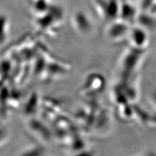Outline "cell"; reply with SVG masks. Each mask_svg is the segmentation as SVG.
<instances>
[{
	"label": "cell",
	"mask_w": 156,
	"mask_h": 156,
	"mask_svg": "<svg viewBox=\"0 0 156 156\" xmlns=\"http://www.w3.org/2000/svg\"><path fill=\"white\" fill-rule=\"evenodd\" d=\"M129 29L126 21L122 20H113L106 28L105 36L111 42H120L125 38L128 37Z\"/></svg>",
	"instance_id": "cell-1"
},
{
	"label": "cell",
	"mask_w": 156,
	"mask_h": 156,
	"mask_svg": "<svg viewBox=\"0 0 156 156\" xmlns=\"http://www.w3.org/2000/svg\"><path fill=\"white\" fill-rule=\"evenodd\" d=\"M129 44L131 48L135 50H141L146 46L147 44V38L145 33L138 28L129 29L128 37Z\"/></svg>",
	"instance_id": "cell-2"
},
{
	"label": "cell",
	"mask_w": 156,
	"mask_h": 156,
	"mask_svg": "<svg viewBox=\"0 0 156 156\" xmlns=\"http://www.w3.org/2000/svg\"><path fill=\"white\" fill-rule=\"evenodd\" d=\"M72 27L80 34L87 33L90 28V23L84 14L76 13L71 20Z\"/></svg>",
	"instance_id": "cell-3"
},
{
	"label": "cell",
	"mask_w": 156,
	"mask_h": 156,
	"mask_svg": "<svg viewBox=\"0 0 156 156\" xmlns=\"http://www.w3.org/2000/svg\"><path fill=\"white\" fill-rule=\"evenodd\" d=\"M33 1H34V2H37V1H38V0H33Z\"/></svg>",
	"instance_id": "cell-4"
}]
</instances>
